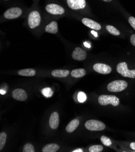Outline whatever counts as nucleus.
<instances>
[{
	"instance_id": "obj_5",
	"label": "nucleus",
	"mask_w": 135,
	"mask_h": 152,
	"mask_svg": "<svg viewBox=\"0 0 135 152\" xmlns=\"http://www.w3.org/2000/svg\"><path fill=\"white\" fill-rule=\"evenodd\" d=\"M41 16L38 11L34 10L29 13L28 17V24L31 28H35L39 26L41 23Z\"/></svg>"
},
{
	"instance_id": "obj_28",
	"label": "nucleus",
	"mask_w": 135,
	"mask_h": 152,
	"mask_svg": "<svg viewBox=\"0 0 135 152\" xmlns=\"http://www.w3.org/2000/svg\"><path fill=\"white\" fill-rule=\"evenodd\" d=\"M130 42L131 44L135 47V34H133L130 37Z\"/></svg>"
},
{
	"instance_id": "obj_15",
	"label": "nucleus",
	"mask_w": 135,
	"mask_h": 152,
	"mask_svg": "<svg viewBox=\"0 0 135 152\" xmlns=\"http://www.w3.org/2000/svg\"><path fill=\"white\" fill-rule=\"evenodd\" d=\"M58 30V24L56 21H52L50 24L46 26V28H45V31L47 33L55 34L57 33Z\"/></svg>"
},
{
	"instance_id": "obj_10",
	"label": "nucleus",
	"mask_w": 135,
	"mask_h": 152,
	"mask_svg": "<svg viewBox=\"0 0 135 152\" xmlns=\"http://www.w3.org/2000/svg\"><path fill=\"white\" fill-rule=\"evenodd\" d=\"M72 57L73 59L77 61H84L86 59L87 53L86 52L81 48H76L72 53Z\"/></svg>"
},
{
	"instance_id": "obj_8",
	"label": "nucleus",
	"mask_w": 135,
	"mask_h": 152,
	"mask_svg": "<svg viewBox=\"0 0 135 152\" xmlns=\"http://www.w3.org/2000/svg\"><path fill=\"white\" fill-rule=\"evenodd\" d=\"M68 6L72 10L84 9L86 6L85 0H67Z\"/></svg>"
},
{
	"instance_id": "obj_24",
	"label": "nucleus",
	"mask_w": 135,
	"mask_h": 152,
	"mask_svg": "<svg viewBox=\"0 0 135 152\" xmlns=\"http://www.w3.org/2000/svg\"><path fill=\"white\" fill-rule=\"evenodd\" d=\"M23 152H34L35 148L32 144H30V143H27V144H25L24 146L23 147Z\"/></svg>"
},
{
	"instance_id": "obj_27",
	"label": "nucleus",
	"mask_w": 135,
	"mask_h": 152,
	"mask_svg": "<svg viewBox=\"0 0 135 152\" xmlns=\"http://www.w3.org/2000/svg\"><path fill=\"white\" fill-rule=\"evenodd\" d=\"M128 21L130 25L133 28L134 30H135V18L133 17H130Z\"/></svg>"
},
{
	"instance_id": "obj_22",
	"label": "nucleus",
	"mask_w": 135,
	"mask_h": 152,
	"mask_svg": "<svg viewBox=\"0 0 135 152\" xmlns=\"http://www.w3.org/2000/svg\"><path fill=\"white\" fill-rule=\"evenodd\" d=\"M41 92H42V94L46 98H50L51 96H52V95L53 94L52 90L49 87H46V88H43L41 90Z\"/></svg>"
},
{
	"instance_id": "obj_30",
	"label": "nucleus",
	"mask_w": 135,
	"mask_h": 152,
	"mask_svg": "<svg viewBox=\"0 0 135 152\" xmlns=\"http://www.w3.org/2000/svg\"><path fill=\"white\" fill-rule=\"evenodd\" d=\"M73 152H82V150L81 149V148H78V149H77V150H74L73 151H72Z\"/></svg>"
},
{
	"instance_id": "obj_9",
	"label": "nucleus",
	"mask_w": 135,
	"mask_h": 152,
	"mask_svg": "<svg viewBox=\"0 0 135 152\" xmlns=\"http://www.w3.org/2000/svg\"><path fill=\"white\" fill-rule=\"evenodd\" d=\"M93 70L101 74H109L112 72V67L109 65L103 63H96L93 67Z\"/></svg>"
},
{
	"instance_id": "obj_23",
	"label": "nucleus",
	"mask_w": 135,
	"mask_h": 152,
	"mask_svg": "<svg viewBox=\"0 0 135 152\" xmlns=\"http://www.w3.org/2000/svg\"><path fill=\"white\" fill-rule=\"evenodd\" d=\"M101 141L104 145H106L107 147L110 146L112 144L110 139L107 138V136H102L101 137Z\"/></svg>"
},
{
	"instance_id": "obj_31",
	"label": "nucleus",
	"mask_w": 135,
	"mask_h": 152,
	"mask_svg": "<svg viewBox=\"0 0 135 152\" xmlns=\"http://www.w3.org/2000/svg\"><path fill=\"white\" fill-rule=\"evenodd\" d=\"M102 1H103L104 2H106V3H110V2L112 1L113 0H102Z\"/></svg>"
},
{
	"instance_id": "obj_2",
	"label": "nucleus",
	"mask_w": 135,
	"mask_h": 152,
	"mask_svg": "<svg viewBox=\"0 0 135 152\" xmlns=\"http://www.w3.org/2000/svg\"><path fill=\"white\" fill-rule=\"evenodd\" d=\"M116 70L124 77L135 78V70H128L127 64L126 62L119 63L116 66Z\"/></svg>"
},
{
	"instance_id": "obj_7",
	"label": "nucleus",
	"mask_w": 135,
	"mask_h": 152,
	"mask_svg": "<svg viewBox=\"0 0 135 152\" xmlns=\"http://www.w3.org/2000/svg\"><path fill=\"white\" fill-rule=\"evenodd\" d=\"M46 11L52 15H63L65 13L64 9L58 4H49L46 7Z\"/></svg>"
},
{
	"instance_id": "obj_1",
	"label": "nucleus",
	"mask_w": 135,
	"mask_h": 152,
	"mask_svg": "<svg viewBox=\"0 0 135 152\" xmlns=\"http://www.w3.org/2000/svg\"><path fill=\"white\" fill-rule=\"evenodd\" d=\"M128 86V84L124 80H115L107 85V90L110 92H120L124 90Z\"/></svg>"
},
{
	"instance_id": "obj_33",
	"label": "nucleus",
	"mask_w": 135,
	"mask_h": 152,
	"mask_svg": "<svg viewBox=\"0 0 135 152\" xmlns=\"http://www.w3.org/2000/svg\"><path fill=\"white\" fill-rule=\"evenodd\" d=\"M92 34H94V35H95V36H96V37H97V34H96V33H95V32H93V31H92Z\"/></svg>"
},
{
	"instance_id": "obj_11",
	"label": "nucleus",
	"mask_w": 135,
	"mask_h": 152,
	"mask_svg": "<svg viewBox=\"0 0 135 152\" xmlns=\"http://www.w3.org/2000/svg\"><path fill=\"white\" fill-rule=\"evenodd\" d=\"M12 97L16 100L24 101L27 99V94L24 90L22 88H17L13 91Z\"/></svg>"
},
{
	"instance_id": "obj_25",
	"label": "nucleus",
	"mask_w": 135,
	"mask_h": 152,
	"mask_svg": "<svg viewBox=\"0 0 135 152\" xmlns=\"http://www.w3.org/2000/svg\"><path fill=\"white\" fill-rule=\"evenodd\" d=\"M90 152H101L103 150V147L100 145H92L88 149Z\"/></svg>"
},
{
	"instance_id": "obj_21",
	"label": "nucleus",
	"mask_w": 135,
	"mask_h": 152,
	"mask_svg": "<svg viewBox=\"0 0 135 152\" xmlns=\"http://www.w3.org/2000/svg\"><path fill=\"white\" fill-rule=\"evenodd\" d=\"M7 134L5 132L0 133V150H2L6 142Z\"/></svg>"
},
{
	"instance_id": "obj_26",
	"label": "nucleus",
	"mask_w": 135,
	"mask_h": 152,
	"mask_svg": "<svg viewBox=\"0 0 135 152\" xmlns=\"http://www.w3.org/2000/svg\"><path fill=\"white\" fill-rule=\"evenodd\" d=\"M86 99H87V96L84 92H81L78 94V100L80 102L82 103V102H85L86 101Z\"/></svg>"
},
{
	"instance_id": "obj_12",
	"label": "nucleus",
	"mask_w": 135,
	"mask_h": 152,
	"mask_svg": "<svg viewBox=\"0 0 135 152\" xmlns=\"http://www.w3.org/2000/svg\"><path fill=\"white\" fill-rule=\"evenodd\" d=\"M82 23L87 27L90 28L95 30H99L101 29V26L98 23L87 18H84L82 20Z\"/></svg>"
},
{
	"instance_id": "obj_32",
	"label": "nucleus",
	"mask_w": 135,
	"mask_h": 152,
	"mask_svg": "<svg viewBox=\"0 0 135 152\" xmlns=\"http://www.w3.org/2000/svg\"><path fill=\"white\" fill-rule=\"evenodd\" d=\"M0 92H1V95H4V94H6L5 91H3L2 90H1V91H0Z\"/></svg>"
},
{
	"instance_id": "obj_20",
	"label": "nucleus",
	"mask_w": 135,
	"mask_h": 152,
	"mask_svg": "<svg viewBox=\"0 0 135 152\" xmlns=\"http://www.w3.org/2000/svg\"><path fill=\"white\" fill-rule=\"evenodd\" d=\"M106 29L110 34L113 35L118 36L120 35V32L119 31V30H117L114 26H112L111 25H107L106 26Z\"/></svg>"
},
{
	"instance_id": "obj_6",
	"label": "nucleus",
	"mask_w": 135,
	"mask_h": 152,
	"mask_svg": "<svg viewBox=\"0 0 135 152\" xmlns=\"http://www.w3.org/2000/svg\"><path fill=\"white\" fill-rule=\"evenodd\" d=\"M23 13V10L20 7H12L4 13V17L7 20L15 19L20 17Z\"/></svg>"
},
{
	"instance_id": "obj_3",
	"label": "nucleus",
	"mask_w": 135,
	"mask_h": 152,
	"mask_svg": "<svg viewBox=\"0 0 135 152\" xmlns=\"http://www.w3.org/2000/svg\"><path fill=\"white\" fill-rule=\"evenodd\" d=\"M98 102L101 105L111 104L113 106H117L119 104V99L114 95H102L98 98Z\"/></svg>"
},
{
	"instance_id": "obj_18",
	"label": "nucleus",
	"mask_w": 135,
	"mask_h": 152,
	"mask_svg": "<svg viewBox=\"0 0 135 152\" xmlns=\"http://www.w3.org/2000/svg\"><path fill=\"white\" fill-rule=\"evenodd\" d=\"M59 149V146L56 144H49L45 145L42 149V152H56Z\"/></svg>"
},
{
	"instance_id": "obj_29",
	"label": "nucleus",
	"mask_w": 135,
	"mask_h": 152,
	"mask_svg": "<svg viewBox=\"0 0 135 152\" xmlns=\"http://www.w3.org/2000/svg\"><path fill=\"white\" fill-rule=\"evenodd\" d=\"M130 148H131L132 150H133L135 151V142H131V143L130 144Z\"/></svg>"
},
{
	"instance_id": "obj_13",
	"label": "nucleus",
	"mask_w": 135,
	"mask_h": 152,
	"mask_svg": "<svg viewBox=\"0 0 135 152\" xmlns=\"http://www.w3.org/2000/svg\"><path fill=\"white\" fill-rule=\"evenodd\" d=\"M59 119L57 112H53L51 114L49 119V126L52 129H56L59 126Z\"/></svg>"
},
{
	"instance_id": "obj_17",
	"label": "nucleus",
	"mask_w": 135,
	"mask_h": 152,
	"mask_svg": "<svg viewBox=\"0 0 135 152\" xmlns=\"http://www.w3.org/2000/svg\"><path fill=\"white\" fill-rule=\"evenodd\" d=\"M86 72L84 69H74L71 72V76L73 78H82L85 75Z\"/></svg>"
},
{
	"instance_id": "obj_16",
	"label": "nucleus",
	"mask_w": 135,
	"mask_h": 152,
	"mask_svg": "<svg viewBox=\"0 0 135 152\" xmlns=\"http://www.w3.org/2000/svg\"><path fill=\"white\" fill-rule=\"evenodd\" d=\"M70 73L67 70H55L52 71V75L56 78H65L67 77Z\"/></svg>"
},
{
	"instance_id": "obj_14",
	"label": "nucleus",
	"mask_w": 135,
	"mask_h": 152,
	"mask_svg": "<svg viewBox=\"0 0 135 152\" xmlns=\"http://www.w3.org/2000/svg\"><path fill=\"white\" fill-rule=\"evenodd\" d=\"M79 124H80V121L78 119H73L67 126L66 128V130L68 133H72L77 129V127L79 126Z\"/></svg>"
},
{
	"instance_id": "obj_34",
	"label": "nucleus",
	"mask_w": 135,
	"mask_h": 152,
	"mask_svg": "<svg viewBox=\"0 0 135 152\" xmlns=\"http://www.w3.org/2000/svg\"><path fill=\"white\" fill-rule=\"evenodd\" d=\"M4 1H7V0H4Z\"/></svg>"
},
{
	"instance_id": "obj_4",
	"label": "nucleus",
	"mask_w": 135,
	"mask_h": 152,
	"mask_svg": "<svg viewBox=\"0 0 135 152\" xmlns=\"http://www.w3.org/2000/svg\"><path fill=\"white\" fill-rule=\"evenodd\" d=\"M85 128L90 131H101L106 129V125L98 120H88L85 123Z\"/></svg>"
},
{
	"instance_id": "obj_19",
	"label": "nucleus",
	"mask_w": 135,
	"mask_h": 152,
	"mask_svg": "<svg viewBox=\"0 0 135 152\" xmlns=\"http://www.w3.org/2000/svg\"><path fill=\"white\" fill-rule=\"evenodd\" d=\"M18 74L23 77H33L35 75L36 71L34 69H26L19 70Z\"/></svg>"
}]
</instances>
